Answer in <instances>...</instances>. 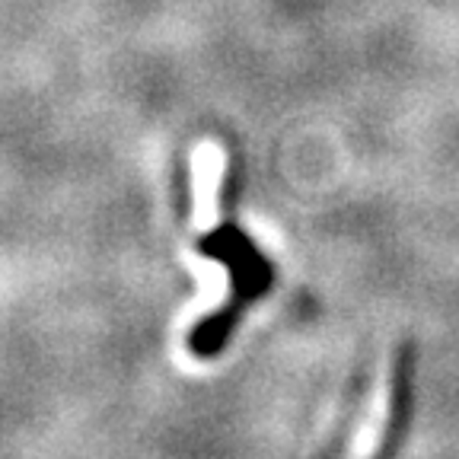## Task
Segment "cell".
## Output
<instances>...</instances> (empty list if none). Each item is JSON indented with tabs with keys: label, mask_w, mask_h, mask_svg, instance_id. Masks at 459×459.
<instances>
[{
	"label": "cell",
	"mask_w": 459,
	"mask_h": 459,
	"mask_svg": "<svg viewBox=\"0 0 459 459\" xmlns=\"http://www.w3.org/2000/svg\"><path fill=\"white\" fill-rule=\"evenodd\" d=\"M223 157L214 143L195 151V192H198V227H208L217 214V186H221Z\"/></svg>",
	"instance_id": "cell-2"
},
{
	"label": "cell",
	"mask_w": 459,
	"mask_h": 459,
	"mask_svg": "<svg viewBox=\"0 0 459 459\" xmlns=\"http://www.w3.org/2000/svg\"><path fill=\"white\" fill-rule=\"evenodd\" d=\"M409 402H411V348H402V354L395 358L393 383H389V395H386V424H383L380 440H377V450H373L370 459L393 456V450L399 446L402 428H405Z\"/></svg>",
	"instance_id": "cell-1"
}]
</instances>
